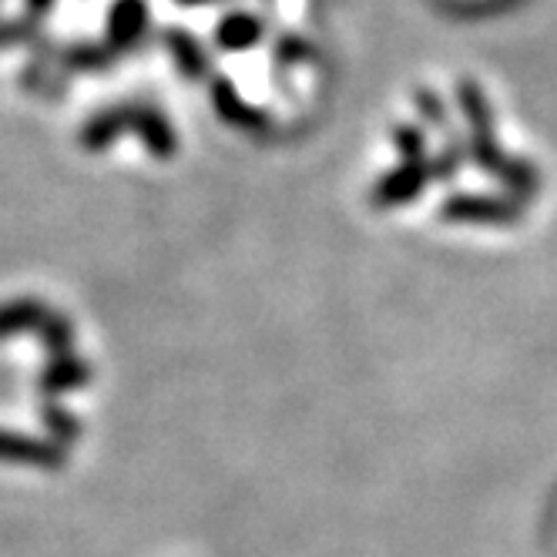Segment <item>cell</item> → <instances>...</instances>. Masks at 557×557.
<instances>
[{
  "mask_svg": "<svg viewBox=\"0 0 557 557\" xmlns=\"http://www.w3.org/2000/svg\"><path fill=\"white\" fill-rule=\"evenodd\" d=\"M457 104L463 111V122H467V151H470V162L487 172L491 178H497L513 198L528 202L531 195H537L541 188V172L524 162V158H513L497 145V128H494V108L484 95V88L463 77L457 85Z\"/></svg>",
  "mask_w": 557,
  "mask_h": 557,
  "instance_id": "obj_1",
  "label": "cell"
},
{
  "mask_svg": "<svg viewBox=\"0 0 557 557\" xmlns=\"http://www.w3.org/2000/svg\"><path fill=\"white\" fill-rule=\"evenodd\" d=\"M441 219L450 225H491L507 228L524 219V202L513 195H450L441 206Z\"/></svg>",
  "mask_w": 557,
  "mask_h": 557,
  "instance_id": "obj_2",
  "label": "cell"
},
{
  "mask_svg": "<svg viewBox=\"0 0 557 557\" xmlns=\"http://www.w3.org/2000/svg\"><path fill=\"white\" fill-rule=\"evenodd\" d=\"M209 101H212V111L222 117L225 125L238 128V132H246V135H269L272 132V117L256 108L243 91H238L225 74H212L209 77Z\"/></svg>",
  "mask_w": 557,
  "mask_h": 557,
  "instance_id": "obj_3",
  "label": "cell"
},
{
  "mask_svg": "<svg viewBox=\"0 0 557 557\" xmlns=\"http://www.w3.org/2000/svg\"><path fill=\"white\" fill-rule=\"evenodd\" d=\"M0 463L8 467H30V470H64L67 467V450L58 447L48 436L37 433H17L0 426Z\"/></svg>",
  "mask_w": 557,
  "mask_h": 557,
  "instance_id": "obj_4",
  "label": "cell"
},
{
  "mask_svg": "<svg viewBox=\"0 0 557 557\" xmlns=\"http://www.w3.org/2000/svg\"><path fill=\"white\" fill-rule=\"evenodd\" d=\"M433 182V172H430V158L426 162H400L393 172H386L373 191H370V202L376 209H404L410 202L426 191V185Z\"/></svg>",
  "mask_w": 557,
  "mask_h": 557,
  "instance_id": "obj_5",
  "label": "cell"
},
{
  "mask_svg": "<svg viewBox=\"0 0 557 557\" xmlns=\"http://www.w3.org/2000/svg\"><path fill=\"white\" fill-rule=\"evenodd\" d=\"M148 34V4L145 0H114L104 21V45L114 54L135 51Z\"/></svg>",
  "mask_w": 557,
  "mask_h": 557,
  "instance_id": "obj_6",
  "label": "cell"
},
{
  "mask_svg": "<svg viewBox=\"0 0 557 557\" xmlns=\"http://www.w3.org/2000/svg\"><path fill=\"white\" fill-rule=\"evenodd\" d=\"M132 135L141 141V148L151 158H172L178 151L175 125L169 122V114L158 108V104L132 101Z\"/></svg>",
  "mask_w": 557,
  "mask_h": 557,
  "instance_id": "obj_7",
  "label": "cell"
},
{
  "mask_svg": "<svg viewBox=\"0 0 557 557\" xmlns=\"http://www.w3.org/2000/svg\"><path fill=\"white\" fill-rule=\"evenodd\" d=\"M91 383V363L85 356L67 352V356H51V360L37 373V389H41L45 400H58L64 393L85 389Z\"/></svg>",
  "mask_w": 557,
  "mask_h": 557,
  "instance_id": "obj_8",
  "label": "cell"
},
{
  "mask_svg": "<svg viewBox=\"0 0 557 557\" xmlns=\"http://www.w3.org/2000/svg\"><path fill=\"white\" fill-rule=\"evenodd\" d=\"M128 132H132V104H108V108H98L82 125L77 141H82L85 151L98 154V151L114 148Z\"/></svg>",
  "mask_w": 557,
  "mask_h": 557,
  "instance_id": "obj_9",
  "label": "cell"
},
{
  "mask_svg": "<svg viewBox=\"0 0 557 557\" xmlns=\"http://www.w3.org/2000/svg\"><path fill=\"white\" fill-rule=\"evenodd\" d=\"M162 45H165V51H169V58L182 77H188V82H202V77H209V54L191 30L165 27Z\"/></svg>",
  "mask_w": 557,
  "mask_h": 557,
  "instance_id": "obj_10",
  "label": "cell"
},
{
  "mask_svg": "<svg viewBox=\"0 0 557 557\" xmlns=\"http://www.w3.org/2000/svg\"><path fill=\"white\" fill-rule=\"evenodd\" d=\"M265 24L252 11H232L215 27V45L222 51H249L262 41Z\"/></svg>",
  "mask_w": 557,
  "mask_h": 557,
  "instance_id": "obj_11",
  "label": "cell"
},
{
  "mask_svg": "<svg viewBox=\"0 0 557 557\" xmlns=\"http://www.w3.org/2000/svg\"><path fill=\"white\" fill-rule=\"evenodd\" d=\"M45 315H48V306L37 296H17V299L0 302V343L34 333L41 326Z\"/></svg>",
  "mask_w": 557,
  "mask_h": 557,
  "instance_id": "obj_12",
  "label": "cell"
},
{
  "mask_svg": "<svg viewBox=\"0 0 557 557\" xmlns=\"http://www.w3.org/2000/svg\"><path fill=\"white\" fill-rule=\"evenodd\" d=\"M117 54L108 48V45H98V41H74L67 48H61L58 54V64L71 74H98L104 67H111Z\"/></svg>",
  "mask_w": 557,
  "mask_h": 557,
  "instance_id": "obj_13",
  "label": "cell"
},
{
  "mask_svg": "<svg viewBox=\"0 0 557 557\" xmlns=\"http://www.w3.org/2000/svg\"><path fill=\"white\" fill-rule=\"evenodd\" d=\"M37 417H41V426L48 433V441H54L58 447H74L77 441H82L85 433V423L77 420L67 407H61L58 400H45L41 410H37Z\"/></svg>",
  "mask_w": 557,
  "mask_h": 557,
  "instance_id": "obj_14",
  "label": "cell"
},
{
  "mask_svg": "<svg viewBox=\"0 0 557 557\" xmlns=\"http://www.w3.org/2000/svg\"><path fill=\"white\" fill-rule=\"evenodd\" d=\"M34 336H37V343H41L48 360H51V356L74 352V323L67 320L64 312H58V309H48V315L41 320V326L34 330Z\"/></svg>",
  "mask_w": 557,
  "mask_h": 557,
  "instance_id": "obj_15",
  "label": "cell"
},
{
  "mask_svg": "<svg viewBox=\"0 0 557 557\" xmlns=\"http://www.w3.org/2000/svg\"><path fill=\"white\" fill-rule=\"evenodd\" d=\"M470 158L467 151V138H457L454 132L447 135L444 148L430 154V172H433V182H454L463 169V162Z\"/></svg>",
  "mask_w": 557,
  "mask_h": 557,
  "instance_id": "obj_16",
  "label": "cell"
},
{
  "mask_svg": "<svg viewBox=\"0 0 557 557\" xmlns=\"http://www.w3.org/2000/svg\"><path fill=\"white\" fill-rule=\"evenodd\" d=\"M393 145L400 151V162H426V132L420 125H396L393 128Z\"/></svg>",
  "mask_w": 557,
  "mask_h": 557,
  "instance_id": "obj_17",
  "label": "cell"
},
{
  "mask_svg": "<svg viewBox=\"0 0 557 557\" xmlns=\"http://www.w3.org/2000/svg\"><path fill=\"white\" fill-rule=\"evenodd\" d=\"M14 45H41V24L37 17H11L0 21V48H14Z\"/></svg>",
  "mask_w": 557,
  "mask_h": 557,
  "instance_id": "obj_18",
  "label": "cell"
},
{
  "mask_svg": "<svg viewBox=\"0 0 557 557\" xmlns=\"http://www.w3.org/2000/svg\"><path fill=\"white\" fill-rule=\"evenodd\" d=\"M417 111H420V117L426 122V128H436V132L450 135V114H447V104L441 101V95H436L433 88H420V91H417Z\"/></svg>",
  "mask_w": 557,
  "mask_h": 557,
  "instance_id": "obj_19",
  "label": "cell"
},
{
  "mask_svg": "<svg viewBox=\"0 0 557 557\" xmlns=\"http://www.w3.org/2000/svg\"><path fill=\"white\" fill-rule=\"evenodd\" d=\"M309 58H312V48L302 41L299 34H283L275 41V48H272V61H275L278 71H283V67H296V64H302Z\"/></svg>",
  "mask_w": 557,
  "mask_h": 557,
  "instance_id": "obj_20",
  "label": "cell"
},
{
  "mask_svg": "<svg viewBox=\"0 0 557 557\" xmlns=\"http://www.w3.org/2000/svg\"><path fill=\"white\" fill-rule=\"evenodd\" d=\"M54 8H58V0H24V11H27L30 17H37V21L48 17Z\"/></svg>",
  "mask_w": 557,
  "mask_h": 557,
  "instance_id": "obj_21",
  "label": "cell"
},
{
  "mask_svg": "<svg viewBox=\"0 0 557 557\" xmlns=\"http://www.w3.org/2000/svg\"><path fill=\"white\" fill-rule=\"evenodd\" d=\"M182 8H206V4H219V0H175Z\"/></svg>",
  "mask_w": 557,
  "mask_h": 557,
  "instance_id": "obj_22",
  "label": "cell"
}]
</instances>
